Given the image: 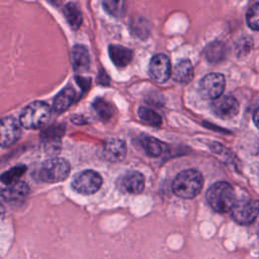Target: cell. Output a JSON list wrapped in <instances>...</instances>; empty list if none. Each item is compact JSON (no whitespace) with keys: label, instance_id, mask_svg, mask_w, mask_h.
<instances>
[{"label":"cell","instance_id":"cell-1","mask_svg":"<svg viewBox=\"0 0 259 259\" xmlns=\"http://www.w3.org/2000/svg\"><path fill=\"white\" fill-rule=\"evenodd\" d=\"M206 201L209 206L217 212L225 213L234 207L236 194L233 186L225 181H219L212 184L206 191Z\"/></svg>","mask_w":259,"mask_h":259},{"label":"cell","instance_id":"cell-2","mask_svg":"<svg viewBox=\"0 0 259 259\" xmlns=\"http://www.w3.org/2000/svg\"><path fill=\"white\" fill-rule=\"evenodd\" d=\"M203 177L195 169H187L178 173L173 180V192L181 198H193L201 191Z\"/></svg>","mask_w":259,"mask_h":259},{"label":"cell","instance_id":"cell-3","mask_svg":"<svg viewBox=\"0 0 259 259\" xmlns=\"http://www.w3.org/2000/svg\"><path fill=\"white\" fill-rule=\"evenodd\" d=\"M51 116V108L44 101L28 104L20 113L19 122L27 130H36L47 123Z\"/></svg>","mask_w":259,"mask_h":259},{"label":"cell","instance_id":"cell-4","mask_svg":"<svg viewBox=\"0 0 259 259\" xmlns=\"http://www.w3.org/2000/svg\"><path fill=\"white\" fill-rule=\"evenodd\" d=\"M71 171L70 163L63 158L47 160L39 169V179L48 183H56L65 180Z\"/></svg>","mask_w":259,"mask_h":259},{"label":"cell","instance_id":"cell-5","mask_svg":"<svg viewBox=\"0 0 259 259\" xmlns=\"http://www.w3.org/2000/svg\"><path fill=\"white\" fill-rule=\"evenodd\" d=\"M232 218L240 225H250L259 218V200L241 199L231 210Z\"/></svg>","mask_w":259,"mask_h":259},{"label":"cell","instance_id":"cell-6","mask_svg":"<svg viewBox=\"0 0 259 259\" xmlns=\"http://www.w3.org/2000/svg\"><path fill=\"white\" fill-rule=\"evenodd\" d=\"M102 184L101 176L93 170H84L76 174L72 181V188L81 194H93Z\"/></svg>","mask_w":259,"mask_h":259},{"label":"cell","instance_id":"cell-7","mask_svg":"<svg viewBox=\"0 0 259 259\" xmlns=\"http://www.w3.org/2000/svg\"><path fill=\"white\" fill-rule=\"evenodd\" d=\"M226 80L220 73H209L205 75L199 83V93L205 99L215 100L220 98L225 90Z\"/></svg>","mask_w":259,"mask_h":259},{"label":"cell","instance_id":"cell-8","mask_svg":"<svg viewBox=\"0 0 259 259\" xmlns=\"http://www.w3.org/2000/svg\"><path fill=\"white\" fill-rule=\"evenodd\" d=\"M149 75L157 83H165L171 75V63L164 54L155 55L149 64Z\"/></svg>","mask_w":259,"mask_h":259},{"label":"cell","instance_id":"cell-9","mask_svg":"<svg viewBox=\"0 0 259 259\" xmlns=\"http://www.w3.org/2000/svg\"><path fill=\"white\" fill-rule=\"evenodd\" d=\"M211 109L220 118L232 119L239 113L240 106L238 100L234 96L227 95L213 100Z\"/></svg>","mask_w":259,"mask_h":259},{"label":"cell","instance_id":"cell-10","mask_svg":"<svg viewBox=\"0 0 259 259\" xmlns=\"http://www.w3.org/2000/svg\"><path fill=\"white\" fill-rule=\"evenodd\" d=\"M21 135L19 123L11 116L1 118V146L8 147L14 144Z\"/></svg>","mask_w":259,"mask_h":259},{"label":"cell","instance_id":"cell-11","mask_svg":"<svg viewBox=\"0 0 259 259\" xmlns=\"http://www.w3.org/2000/svg\"><path fill=\"white\" fill-rule=\"evenodd\" d=\"M121 189L131 194H139L145 188V177L138 171L127 172L121 177Z\"/></svg>","mask_w":259,"mask_h":259},{"label":"cell","instance_id":"cell-12","mask_svg":"<svg viewBox=\"0 0 259 259\" xmlns=\"http://www.w3.org/2000/svg\"><path fill=\"white\" fill-rule=\"evenodd\" d=\"M28 192V185L23 181H17L4 187L1 190V196L8 202H19L27 196Z\"/></svg>","mask_w":259,"mask_h":259},{"label":"cell","instance_id":"cell-13","mask_svg":"<svg viewBox=\"0 0 259 259\" xmlns=\"http://www.w3.org/2000/svg\"><path fill=\"white\" fill-rule=\"evenodd\" d=\"M126 154V146L122 140L110 139L104 147V156L111 162H118L124 159Z\"/></svg>","mask_w":259,"mask_h":259},{"label":"cell","instance_id":"cell-14","mask_svg":"<svg viewBox=\"0 0 259 259\" xmlns=\"http://www.w3.org/2000/svg\"><path fill=\"white\" fill-rule=\"evenodd\" d=\"M108 54L113 64L118 68L127 66L133 59V51L119 45H110Z\"/></svg>","mask_w":259,"mask_h":259},{"label":"cell","instance_id":"cell-15","mask_svg":"<svg viewBox=\"0 0 259 259\" xmlns=\"http://www.w3.org/2000/svg\"><path fill=\"white\" fill-rule=\"evenodd\" d=\"M76 91L71 86H67L62 89L54 99L53 109L57 113H61L67 110L70 105L75 101Z\"/></svg>","mask_w":259,"mask_h":259},{"label":"cell","instance_id":"cell-16","mask_svg":"<svg viewBox=\"0 0 259 259\" xmlns=\"http://www.w3.org/2000/svg\"><path fill=\"white\" fill-rule=\"evenodd\" d=\"M72 62L76 72H85L89 68V54L87 49L82 45H76L72 50Z\"/></svg>","mask_w":259,"mask_h":259},{"label":"cell","instance_id":"cell-17","mask_svg":"<svg viewBox=\"0 0 259 259\" xmlns=\"http://www.w3.org/2000/svg\"><path fill=\"white\" fill-rule=\"evenodd\" d=\"M194 72L189 60L183 59L176 63L173 70V79L179 83H188L193 79Z\"/></svg>","mask_w":259,"mask_h":259},{"label":"cell","instance_id":"cell-18","mask_svg":"<svg viewBox=\"0 0 259 259\" xmlns=\"http://www.w3.org/2000/svg\"><path fill=\"white\" fill-rule=\"evenodd\" d=\"M64 15L72 28L78 29L82 23V13L76 3L70 2L64 7Z\"/></svg>","mask_w":259,"mask_h":259},{"label":"cell","instance_id":"cell-19","mask_svg":"<svg viewBox=\"0 0 259 259\" xmlns=\"http://www.w3.org/2000/svg\"><path fill=\"white\" fill-rule=\"evenodd\" d=\"M226 54V47L221 41H213L209 44L205 49V57L211 63H218L222 61Z\"/></svg>","mask_w":259,"mask_h":259},{"label":"cell","instance_id":"cell-20","mask_svg":"<svg viewBox=\"0 0 259 259\" xmlns=\"http://www.w3.org/2000/svg\"><path fill=\"white\" fill-rule=\"evenodd\" d=\"M143 147L145 152L150 157H159L164 152V145L161 141L153 137H146L143 139Z\"/></svg>","mask_w":259,"mask_h":259},{"label":"cell","instance_id":"cell-21","mask_svg":"<svg viewBox=\"0 0 259 259\" xmlns=\"http://www.w3.org/2000/svg\"><path fill=\"white\" fill-rule=\"evenodd\" d=\"M138 116L142 121L152 126H160L162 123V117L160 116V114L149 107H139Z\"/></svg>","mask_w":259,"mask_h":259},{"label":"cell","instance_id":"cell-22","mask_svg":"<svg viewBox=\"0 0 259 259\" xmlns=\"http://www.w3.org/2000/svg\"><path fill=\"white\" fill-rule=\"evenodd\" d=\"M92 107L96 114L99 116V118L102 120L109 119L113 114V109L111 105L102 98L95 99L92 103Z\"/></svg>","mask_w":259,"mask_h":259},{"label":"cell","instance_id":"cell-23","mask_svg":"<svg viewBox=\"0 0 259 259\" xmlns=\"http://www.w3.org/2000/svg\"><path fill=\"white\" fill-rule=\"evenodd\" d=\"M25 170H26V167L23 165L13 167L1 175V181L6 185H10L14 182H17V179L22 176Z\"/></svg>","mask_w":259,"mask_h":259},{"label":"cell","instance_id":"cell-24","mask_svg":"<svg viewBox=\"0 0 259 259\" xmlns=\"http://www.w3.org/2000/svg\"><path fill=\"white\" fill-rule=\"evenodd\" d=\"M246 20L251 29L259 30V2L253 4L249 8L246 14Z\"/></svg>","mask_w":259,"mask_h":259},{"label":"cell","instance_id":"cell-25","mask_svg":"<svg viewBox=\"0 0 259 259\" xmlns=\"http://www.w3.org/2000/svg\"><path fill=\"white\" fill-rule=\"evenodd\" d=\"M102 4H103L104 8H105L110 14H112V15H117L118 12H119V10H120V9H119L120 7H116V6L121 5V2H109V1H107V2H103Z\"/></svg>","mask_w":259,"mask_h":259},{"label":"cell","instance_id":"cell-26","mask_svg":"<svg viewBox=\"0 0 259 259\" xmlns=\"http://www.w3.org/2000/svg\"><path fill=\"white\" fill-rule=\"evenodd\" d=\"M253 120H254L255 125H256V126H257V128L259 130V107H258V108L255 110V112H254Z\"/></svg>","mask_w":259,"mask_h":259}]
</instances>
